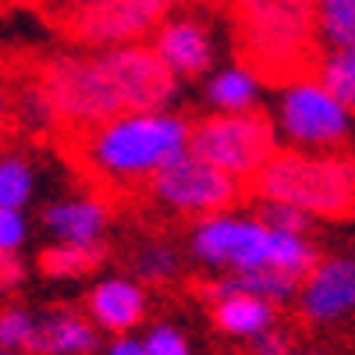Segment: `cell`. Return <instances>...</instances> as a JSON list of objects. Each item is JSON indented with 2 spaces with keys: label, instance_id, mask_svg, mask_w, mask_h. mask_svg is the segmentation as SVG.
<instances>
[{
  "label": "cell",
  "instance_id": "2",
  "mask_svg": "<svg viewBox=\"0 0 355 355\" xmlns=\"http://www.w3.org/2000/svg\"><path fill=\"white\" fill-rule=\"evenodd\" d=\"M71 139H78L85 171L107 185L132 189L146 185L160 167L189 150L192 125L174 110H132Z\"/></svg>",
  "mask_w": 355,
  "mask_h": 355
},
{
  "label": "cell",
  "instance_id": "32",
  "mask_svg": "<svg viewBox=\"0 0 355 355\" xmlns=\"http://www.w3.org/2000/svg\"><path fill=\"white\" fill-rule=\"evenodd\" d=\"M0 355H25V352H11V348H4V352H0Z\"/></svg>",
  "mask_w": 355,
  "mask_h": 355
},
{
  "label": "cell",
  "instance_id": "27",
  "mask_svg": "<svg viewBox=\"0 0 355 355\" xmlns=\"http://www.w3.org/2000/svg\"><path fill=\"white\" fill-rule=\"evenodd\" d=\"M25 242H28V217H25V210L0 206V252H21Z\"/></svg>",
  "mask_w": 355,
  "mask_h": 355
},
{
  "label": "cell",
  "instance_id": "14",
  "mask_svg": "<svg viewBox=\"0 0 355 355\" xmlns=\"http://www.w3.org/2000/svg\"><path fill=\"white\" fill-rule=\"evenodd\" d=\"M100 348V327L93 316H82L75 309H53L40 316L36 341L28 355H93Z\"/></svg>",
  "mask_w": 355,
  "mask_h": 355
},
{
  "label": "cell",
  "instance_id": "9",
  "mask_svg": "<svg viewBox=\"0 0 355 355\" xmlns=\"http://www.w3.org/2000/svg\"><path fill=\"white\" fill-rule=\"evenodd\" d=\"M167 11L171 4L164 0H96L57 21V28L82 50H107L150 40Z\"/></svg>",
  "mask_w": 355,
  "mask_h": 355
},
{
  "label": "cell",
  "instance_id": "20",
  "mask_svg": "<svg viewBox=\"0 0 355 355\" xmlns=\"http://www.w3.org/2000/svg\"><path fill=\"white\" fill-rule=\"evenodd\" d=\"M313 71L327 82L331 93L355 114V46H323Z\"/></svg>",
  "mask_w": 355,
  "mask_h": 355
},
{
  "label": "cell",
  "instance_id": "5",
  "mask_svg": "<svg viewBox=\"0 0 355 355\" xmlns=\"http://www.w3.org/2000/svg\"><path fill=\"white\" fill-rule=\"evenodd\" d=\"M352 117L316 71L281 82L274 93V125L291 150H341L352 135Z\"/></svg>",
  "mask_w": 355,
  "mask_h": 355
},
{
  "label": "cell",
  "instance_id": "24",
  "mask_svg": "<svg viewBox=\"0 0 355 355\" xmlns=\"http://www.w3.org/2000/svg\"><path fill=\"white\" fill-rule=\"evenodd\" d=\"M135 274L139 281H150V284H164L178 274V252L167 242H146L135 252Z\"/></svg>",
  "mask_w": 355,
  "mask_h": 355
},
{
  "label": "cell",
  "instance_id": "31",
  "mask_svg": "<svg viewBox=\"0 0 355 355\" xmlns=\"http://www.w3.org/2000/svg\"><path fill=\"white\" fill-rule=\"evenodd\" d=\"M103 355H150V352H146V341H142V338L117 334V338L103 348Z\"/></svg>",
  "mask_w": 355,
  "mask_h": 355
},
{
  "label": "cell",
  "instance_id": "26",
  "mask_svg": "<svg viewBox=\"0 0 355 355\" xmlns=\"http://www.w3.org/2000/svg\"><path fill=\"white\" fill-rule=\"evenodd\" d=\"M142 341H146V352L150 355H192L185 334L178 327H171V323H153V327L142 334Z\"/></svg>",
  "mask_w": 355,
  "mask_h": 355
},
{
  "label": "cell",
  "instance_id": "34",
  "mask_svg": "<svg viewBox=\"0 0 355 355\" xmlns=\"http://www.w3.org/2000/svg\"><path fill=\"white\" fill-rule=\"evenodd\" d=\"M306 355H323V352H306Z\"/></svg>",
  "mask_w": 355,
  "mask_h": 355
},
{
  "label": "cell",
  "instance_id": "22",
  "mask_svg": "<svg viewBox=\"0 0 355 355\" xmlns=\"http://www.w3.org/2000/svg\"><path fill=\"white\" fill-rule=\"evenodd\" d=\"M323 46H355V0H316Z\"/></svg>",
  "mask_w": 355,
  "mask_h": 355
},
{
  "label": "cell",
  "instance_id": "11",
  "mask_svg": "<svg viewBox=\"0 0 355 355\" xmlns=\"http://www.w3.org/2000/svg\"><path fill=\"white\" fill-rule=\"evenodd\" d=\"M299 316L313 327H334L355 316V256H331L313 266L299 288Z\"/></svg>",
  "mask_w": 355,
  "mask_h": 355
},
{
  "label": "cell",
  "instance_id": "21",
  "mask_svg": "<svg viewBox=\"0 0 355 355\" xmlns=\"http://www.w3.org/2000/svg\"><path fill=\"white\" fill-rule=\"evenodd\" d=\"M36 196V171L21 153H8L0 160V206L25 210Z\"/></svg>",
  "mask_w": 355,
  "mask_h": 355
},
{
  "label": "cell",
  "instance_id": "4",
  "mask_svg": "<svg viewBox=\"0 0 355 355\" xmlns=\"http://www.w3.org/2000/svg\"><path fill=\"white\" fill-rule=\"evenodd\" d=\"M256 199H281L316 220H355V153L341 150H277L249 185Z\"/></svg>",
  "mask_w": 355,
  "mask_h": 355
},
{
  "label": "cell",
  "instance_id": "8",
  "mask_svg": "<svg viewBox=\"0 0 355 355\" xmlns=\"http://www.w3.org/2000/svg\"><path fill=\"white\" fill-rule=\"evenodd\" d=\"M270 245H274V227L259 214H210L196 220L189 234V252L196 263L210 266L220 274H239L270 266Z\"/></svg>",
  "mask_w": 355,
  "mask_h": 355
},
{
  "label": "cell",
  "instance_id": "25",
  "mask_svg": "<svg viewBox=\"0 0 355 355\" xmlns=\"http://www.w3.org/2000/svg\"><path fill=\"white\" fill-rule=\"evenodd\" d=\"M256 202H259L256 214L270 227H281V231H302V234H309V227L316 220L306 210H299V206H291V202H281V199H256Z\"/></svg>",
  "mask_w": 355,
  "mask_h": 355
},
{
  "label": "cell",
  "instance_id": "28",
  "mask_svg": "<svg viewBox=\"0 0 355 355\" xmlns=\"http://www.w3.org/2000/svg\"><path fill=\"white\" fill-rule=\"evenodd\" d=\"M252 355H299V352H295V345H291V338L284 331L270 327L266 334H259L252 341Z\"/></svg>",
  "mask_w": 355,
  "mask_h": 355
},
{
  "label": "cell",
  "instance_id": "13",
  "mask_svg": "<svg viewBox=\"0 0 355 355\" xmlns=\"http://www.w3.org/2000/svg\"><path fill=\"white\" fill-rule=\"evenodd\" d=\"M43 231L53 242H103L110 227V206L100 196H64L43 206Z\"/></svg>",
  "mask_w": 355,
  "mask_h": 355
},
{
  "label": "cell",
  "instance_id": "29",
  "mask_svg": "<svg viewBox=\"0 0 355 355\" xmlns=\"http://www.w3.org/2000/svg\"><path fill=\"white\" fill-rule=\"evenodd\" d=\"M36 4L50 15V21L57 25V21H64L68 15H75V11H82V8H89V4H96V0H36Z\"/></svg>",
  "mask_w": 355,
  "mask_h": 355
},
{
  "label": "cell",
  "instance_id": "7",
  "mask_svg": "<svg viewBox=\"0 0 355 355\" xmlns=\"http://www.w3.org/2000/svg\"><path fill=\"white\" fill-rule=\"evenodd\" d=\"M245 189H249L245 182H239V178L217 167L214 160L199 157L192 146L146 182V196L157 206H164L167 214H178V217H192V220L234 210L242 202Z\"/></svg>",
  "mask_w": 355,
  "mask_h": 355
},
{
  "label": "cell",
  "instance_id": "1",
  "mask_svg": "<svg viewBox=\"0 0 355 355\" xmlns=\"http://www.w3.org/2000/svg\"><path fill=\"white\" fill-rule=\"evenodd\" d=\"M36 82L53 107L57 128L68 135H82L132 110H174L182 96V78L167 68L150 40L57 53L43 61Z\"/></svg>",
  "mask_w": 355,
  "mask_h": 355
},
{
  "label": "cell",
  "instance_id": "10",
  "mask_svg": "<svg viewBox=\"0 0 355 355\" xmlns=\"http://www.w3.org/2000/svg\"><path fill=\"white\" fill-rule=\"evenodd\" d=\"M157 53L167 61V68L178 78H202L217 68V36L206 18L192 11H167L157 33L150 36Z\"/></svg>",
  "mask_w": 355,
  "mask_h": 355
},
{
  "label": "cell",
  "instance_id": "16",
  "mask_svg": "<svg viewBox=\"0 0 355 355\" xmlns=\"http://www.w3.org/2000/svg\"><path fill=\"white\" fill-rule=\"evenodd\" d=\"M274 309L277 306L270 299H259V295H249V291H231L210 302V316L217 323V331L239 341H256L259 334L270 331Z\"/></svg>",
  "mask_w": 355,
  "mask_h": 355
},
{
  "label": "cell",
  "instance_id": "23",
  "mask_svg": "<svg viewBox=\"0 0 355 355\" xmlns=\"http://www.w3.org/2000/svg\"><path fill=\"white\" fill-rule=\"evenodd\" d=\"M40 331V316L28 313L21 306H8L4 316H0V348H11V352H25L33 348Z\"/></svg>",
  "mask_w": 355,
  "mask_h": 355
},
{
  "label": "cell",
  "instance_id": "12",
  "mask_svg": "<svg viewBox=\"0 0 355 355\" xmlns=\"http://www.w3.org/2000/svg\"><path fill=\"white\" fill-rule=\"evenodd\" d=\"M85 313L107 334H132L146 316V288L132 277H103L85 299Z\"/></svg>",
  "mask_w": 355,
  "mask_h": 355
},
{
  "label": "cell",
  "instance_id": "15",
  "mask_svg": "<svg viewBox=\"0 0 355 355\" xmlns=\"http://www.w3.org/2000/svg\"><path fill=\"white\" fill-rule=\"evenodd\" d=\"M266 78L252 68V64H227V68H214L202 82V96L210 103V110L220 114H242V110H259Z\"/></svg>",
  "mask_w": 355,
  "mask_h": 355
},
{
  "label": "cell",
  "instance_id": "33",
  "mask_svg": "<svg viewBox=\"0 0 355 355\" xmlns=\"http://www.w3.org/2000/svg\"><path fill=\"white\" fill-rule=\"evenodd\" d=\"M164 4H171V8H174V4H178V0H164Z\"/></svg>",
  "mask_w": 355,
  "mask_h": 355
},
{
  "label": "cell",
  "instance_id": "18",
  "mask_svg": "<svg viewBox=\"0 0 355 355\" xmlns=\"http://www.w3.org/2000/svg\"><path fill=\"white\" fill-rule=\"evenodd\" d=\"M107 259L103 242H53L40 252L36 266L46 281H78L100 270V263Z\"/></svg>",
  "mask_w": 355,
  "mask_h": 355
},
{
  "label": "cell",
  "instance_id": "6",
  "mask_svg": "<svg viewBox=\"0 0 355 355\" xmlns=\"http://www.w3.org/2000/svg\"><path fill=\"white\" fill-rule=\"evenodd\" d=\"M192 150L206 160H214L239 182L252 185L259 171L270 164L281 150V135L274 125V114L242 110V114H220L210 110L206 117L192 121Z\"/></svg>",
  "mask_w": 355,
  "mask_h": 355
},
{
  "label": "cell",
  "instance_id": "17",
  "mask_svg": "<svg viewBox=\"0 0 355 355\" xmlns=\"http://www.w3.org/2000/svg\"><path fill=\"white\" fill-rule=\"evenodd\" d=\"M299 288H302V277L284 274L277 266H256V270L220 274L217 281H210L202 288V295L214 302V299L231 295V291H249V295H259V299H270L274 306H284L291 299H299Z\"/></svg>",
  "mask_w": 355,
  "mask_h": 355
},
{
  "label": "cell",
  "instance_id": "30",
  "mask_svg": "<svg viewBox=\"0 0 355 355\" xmlns=\"http://www.w3.org/2000/svg\"><path fill=\"white\" fill-rule=\"evenodd\" d=\"M0 277H4V291H11L18 281H25V266L18 252H0Z\"/></svg>",
  "mask_w": 355,
  "mask_h": 355
},
{
  "label": "cell",
  "instance_id": "19",
  "mask_svg": "<svg viewBox=\"0 0 355 355\" xmlns=\"http://www.w3.org/2000/svg\"><path fill=\"white\" fill-rule=\"evenodd\" d=\"M320 263V252L313 245L309 234L302 231H281L274 227V245H270V266H277V270L284 274H295V277H309L313 266Z\"/></svg>",
  "mask_w": 355,
  "mask_h": 355
},
{
  "label": "cell",
  "instance_id": "3",
  "mask_svg": "<svg viewBox=\"0 0 355 355\" xmlns=\"http://www.w3.org/2000/svg\"><path fill=\"white\" fill-rule=\"evenodd\" d=\"M242 61L266 82H288L320 61L316 0H227Z\"/></svg>",
  "mask_w": 355,
  "mask_h": 355
}]
</instances>
